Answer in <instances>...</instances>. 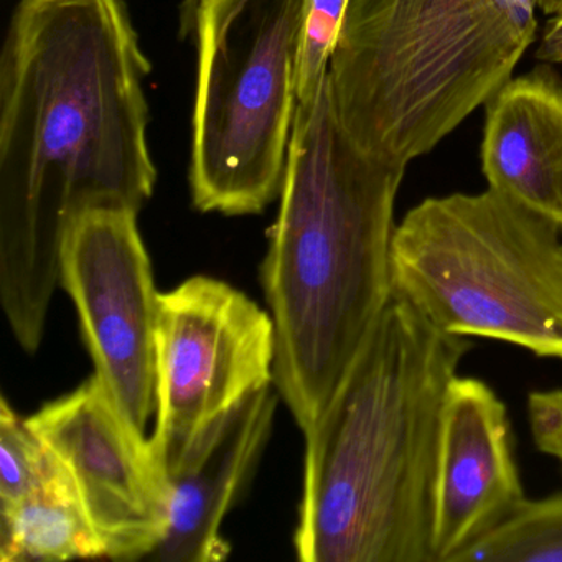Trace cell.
Instances as JSON below:
<instances>
[{"instance_id":"obj_1","label":"cell","mask_w":562,"mask_h":562,"mask_svg":"<svg viewBox=\"0 0 562 562\" xmlns=\"http://www.w3.org/2000/svg\"><path fill=\"white\" fill-rule=\"evenodd\" d=\"M127 0H21L0 57V301L44 338L71 225L153 196L146 78Z\"/></svg>"},{"instance_id":"obj_2","label":"cell","mask_w":562,"mask_h":562,"mask_svg":"<svg viewBox=\"0 0 562 562\" xmlns=\"http://www.w3.org/2000/svg\"><path fill=\"white\" fill-rule=\"evenodd\" d=\"M472 348L391 292L330 406L304 432L301 561L436 562L443 404Z\"/></svg>"},{"instance_id":"obj_3","label":"cell","mask_w":562,"mask_h":562,"mask_svg":"<svg viewBox=\"0 0 562 562\" xmlns=\"http://www.w3.org/2000/svg\"><path fill=\"white\" fill-rule=\"evenodd\" d=\"M406 169L347 136L327 78L314 101L297 104L261 276L274 321V384L302 432L330 406L390 302Z\"/></svg>"},{"instance_id":"obj_4","label":"cell","mask_w":562,"mask_h":562,"mask_svg":"<svg viewBox=\"0 0 562 562\" xmlns=\"http://www.w3.org/2000/svg\"><path fill=\"white\" fill-rule=\"evenodd\" d=\"M539 0H350L327 83L363 153L407 166L513 78Z\"/></svg>"},{"instance_id":"obj_5","label":"cell","mask_w":562,"mask_h":562,"mask_svg":"<svg viewBox=\"0 0 562 562\" xmlns=\"http://www.w3.org/2000/svg\"><path fill=\"white\" fill-rule=\"evenodd\" d=\"M561 235L493 189L430 196L394 229L391 285L446 334L562 360Z\"/></svg>"},{"instance_id":"obj_6","label":"cell","mask_w":562,"mask_h":562,"mask_svg":"<svg viewBox=\"0 0 562 562\" xmlns=\"http://www.w3.org/2000/svg\"><path fill=\"white\" fill-rule=\"evenodd\" d=\"M307 0H187L196 52L195 209L256 215L281 193L297 113Z\"/></svg>"},{"instance_id":"obj_7","label":"cell","mask_w":562,"mask_h":562,"mask_svg":"<svg viewBox=\"0 0 562 562\" xmlns=\"http://www.w3.org/2000/svg\"><path fill=\"white\" fill-rule=\"evenodd\" d=\"M156 344L159 406L149 439L169 475L210 424L274 383V321L238 289L195 276L159 295Z\"/></svg>"},{"instance_id":"obj_8","label":"cell","mask_w":562,"mask_h":562,"mask_svg":"<svg viewBox=\"0 0 562 562\" xmlns=\"http://www.w3.org/2000/svg\"><path fill=\"white\" fill-rule=\"evenodd\" d=\"M131 210H97L71 225L60 282L74 299L97 374L143 434L159 406L153 266Z\"/></svg>"},{"instance_id":"obj_9","label":"cell","mask_w":562,"mask_h":562,"mask_svg":"<svg viewBox=\"0 0 562 562\" xmlns=\"http://www.w3.org/2000/svg\"><path fill=\"white\" fill-rule=\"evenodd\" d=\"M67 469L113 561L149 559L167 528L166 470L97 373L27 417Z\"/></svg>"},{"instance_id":"obj_10","label":"cell","mask_w":562,"mask_h":562,"mask_svg":"<svg viewBox=\"0 0 562 562\" xmlns=\"http://www.w3.org/2000/svg\"><path fill=\"white\" fill-rule=\"evenodd\" d=\"M506 404L479 378L459 376L443 404L437 457L434 559L456 562L525 499Z\"/></svg>"},{"instance_id":"obj_11","label":"cell","mask_w":562,"mask_h":562,"mask_svg":"<svg viewBox=\"0 0 562 562\" xmlns=\"http://www.w3.org/2000/svg\"><path fill=\"white\" fill-rule=\"evenodd\" d=\"M279 397L276 384H268L196 437L167 475V528L149 559L220 562L228 558L232 546L223 538L222 525L261 459Z\"/></svg>"},{"instance_id":"obj_12","label":"cell","mask_w":562,"mask_h":562,"mask_svg":"<svg viewBox=\"0 0 562 562\" xmlns=\"http://www.w3.org/2000/svg\"><path fill=\"white\" fill-rule=\"evenodd\" d=\"M486 106L482 169L488 189L562 232V83L549 71L512 78Z\"/></svg>"},{"instance_id":"obj_13","label":"cell","mask_w":562,"mask_h":562,"mask_svg":"<svg viewBox=\"0 0 562 562\" xmlns=\"http://www.w3.org/2000/svg\"><path fill=\"white\" fill-rule=\"evenodd\" d=\"M88 558H106V549L64 465L45 485L11 508L0 509V561L58 562Z\"/></svg>"},{"instance_id":"obj_14","label":"cell","mask_w":562,"mask_h":562,"mask_svg":"<svg viewBox=\"0 0 562 562\" xmlns=\"http://www.w3.org/2000/svg\"><path fill=\"white\" fill-rule=\"evenodd\" d=\"M456 562H562V492L525 498L512 516Z\"/></svg>"},{"instance_id":"obj_15","label":"cell","mask_w":562,"mask_h":562,"mask_svg":"<svg viewBox=\"0 0 562 562\" xmlns=\"http://www.w3.org/2000/svg\"><path fill=\"white\" fill-rule=\"evenodd\" d=\"M60 460L5 397L0 401V509H8L60 472Z\"/></svg>"},{"instance_id":"obj_16","label":"cell","mask_w":562,"mask_h":562,"mask_svg":"<svg viewBox=\"0 0 562 562\" xmlns=\"http://www.w3.org/2000/svg\"><path fill=\"white\" fill-rule=\"evenodd\" d=\"M350 0H307L301 67L299 103H311L321 93L328 74L331 54L344 24Z\"/></svg>"},{"instance_id":"obj_17","label":"cell","mask_w":562,"mask_h":562,"mask_svg":"<svg viewBox=\"0 0 562 562\" xmlns=\"http://www.w3.org/2000/svg\"><path fill=\"white\" fill-rule=\"evenodd\" d=\"M528 420L535 446L562 469V390L529 393Z\"/></svg>"},{"instance_id":"obj_18","label":"cell","mask_w":562,"mask_h":562,"mask_svg":"<svg viewBox=\"0 0 562 562\" xmlns=\"http://www.w3.org/2000/svg\"><path fill=\"white\" fill-rule=\"evenodd\" d=\"M535 55L542 64L562 65V15L549 18Z\"/></svg>"},{"instance_id":"obj_19","label":"cell","mask_w":562,"mask_h":562,"mask_svg":"<svg viewBox=\"0 0 562 562\" xmlns=\"http://www.w3.org/2000/svg\"><path fill=\"white\" fill-rule=\"evenodd\" d=\"M539 9L549 18H561L562 0H539Z\"/></svg>"}]
</instances>
